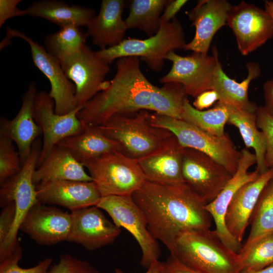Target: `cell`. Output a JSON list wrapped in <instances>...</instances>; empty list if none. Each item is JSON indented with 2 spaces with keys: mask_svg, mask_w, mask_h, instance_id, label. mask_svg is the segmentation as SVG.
Wrapping results in <instances>:
<instances>
[{
  "mask_svg": "<svg viewBox=\"0 0 273 273\" xmlns=\"http://www.w3.org/2000/svg\"><path fill=\"white\" fill-rule=\"evenodd\" d=\"M246 67L247 76L239 82L225 73L218 60L214 76L213 89L217 92L219 102L238 109L255 113L258 107L249 100L248 90L251 82L260 75L261 69L259 64L254 62L247 63Z\"/></svg>",
  "mask_w": 273,
  "mask_h": 273,
  "instance_id": "cell-26",
  "label": "cell"
},
{
  "mask_svg": "<svg viewBox=\"0 0 273 273\" xmlns=\"http://www.w3.org/2000/svg\"><path fill=\"white\" fill-rule=\"evenodd\" d=\"M123 0H103L97 15L86 26V33L93 43L103 50L114 47L125 38L127 29L122 13Z\"/></svg>",
  "mask_w": 273,
  "mask_h": 273,
  "instance_id": "cell-24",
  "label": "cell"
},
{
  "mask_svg": "<svg viewBox=\"0 0 273 273\" xmlns=\"http://www.w3.org/2000/svg\"><path fill=\"white\" fill-rule=\"evenodd\" d=\"M37 87L34 82L30 83L22 97L21 108L15 117L9 120L0 119V135L11 140L20 155L22 165L29 157L32 147L42 133L33 116V105Z\"/></svg>",
  "mask_w": 273,
  "mask_h": 273,
  "instance_id": "cell-20",
  "label": "cell"
},
{
  "mask_svg": "<svg viewBox=\"0 0 273 273\" xmlns=\"http://www.w3.org/2000/svg\"><path fill=\"white\" fill-rule=\"evenodd\" d=\"M26 10L29 16L44 19L60 27L69 25L87 26L95 16L94 9L56 0L35 2Z\"/></svg>",
  "mask_w": 273,
  "mask_h": 273,
  "instance_id": "cell-28",
  "label": "cell"
},
{
  "mask_svg": "<svg viewBox=\"0 0 273 273\" xmlns=\"http://www.w3.org/2000/svg\"><path fill=\"white\" fill-rule=\"evenodd\" d=\"M182 175L184 183L206 204L213 201L233 175L208 155L185 148Z\"/></svg>",
  "mask_w": 273,
  "mask_h": 273,
  "instance_id": "cell-12",
  "label": "cell"
},
{
  "mask_svg": "<svg viewBox=\"0 0 273 273\" xmlns=\"http://www.w3.org/2000/svg\"><path fill=\"white\" fill-rule=\"evenodd\" d=\"M14 37L20 38L28 43L34 65L49 80L51 85L49 94L55 102L56 113L64 115L79 107L75 85L66 77L60 63L47 52L44 46L24 32L8 27L6 36L1 42V49L10 45V39Z\"/></svg>",
  "mask_w": 273,
  "mask_h": 273,
  "instance_id": "cell-10",
  "label": "cell"
},
{
  "mask_svg": "<svg viewBox=\"0 0 273 273\" xmlns=\"http://www.w3.org/2000/svg\"><path fill=\"white\" fill-rule=\"evenodd\" d=\"M272 79H273V78H272Z\"/></svg>",
  "mask_w": 273,
  "mask_h": 273,
  "instance_id": "cell-49",
  "label": "cell"
},
{
  "mask_svg": "<svg viewBox=\"0 0 273 273\" xmlns=\"http://www.w3.org/2000/svg\"><path fill=\"white\" fill-rule=\"evenodd\" d=\"M101 197L132 196L146 181L137 160L112 152L82 163Z\"/></svg>",
  "mask_w": 273,
  "mask_h": 273,
  "instance_id": "cell-7",
  "label": "cell"
},
{
  "mask_svg": "<svg viewBox=\"0 0 273 273\" xmlns=\"http://www.w3.org/2000/svg\"><path fill=\"white\" fill-rule=\"evenodd\" d=\"M251 229L244 249L267 234L273 233V177L266 185L250 220Z\"/></svg>",
  "mask_w": 273,
  "mask_h": 273,
  "instance_id": "cell-33",
  "label": "cell"
},
{
  "mask_svg": "<svg viewBox=\"0 0 273 273\" xmlns=\"http://www.w3.org/2000/svg\"><path fill=\"white\" fill-rule=\"evenodd\" d=\"M263 89L265 100L264 107L273 116V79L265 82Z\"/></svg>",
  "mask_w": 273,
  "mask_h": 273,
  "instance_id": "cell-45",
  "label": "cell"
},
{
  "mask_svg": "<svg viewBox=\"0 0 273 273\" xmlns=\"http://www.w3.org/2000/svg\"><path fill=\"white\" fill-rule=\"evenodd\" d=\"M48 273H100L86 260L78 259L69 254H62L59 261L52 264Z\"/></svg>",
  "mask_w": 273,
  "mask_h": 273,
  "instance_id": "cell-39",
  "label": "cell"
},
{
  "mask_svg": "<svg viewBox=\"0 0 273 273\" xmlns=\"http://www.w3.org/2000/svg\"><path fill=\"white\" fill-rule=\"evenodd\" d=\"M163 262L159 260L153 262L145 273H162ZM115 273H125L120 268L115 269Z\"/></svg>",
  "mask_w": 273,
  "mask_h": 273,
  "instance_id": "cell-46",
  "label": "cell"
},
{
  "mask_svg": "<svg viewBox=\"0 0 273 273\" xmlns=\"http://www.w3.org/2000/svg\"><path fill=\"white\" fill-rule=\"evenodd\" d=\"M187 97L184 86L179 83L169 82L160 87L155 86L149 111L181 120L184 102Z\"/></svg>",
  "mask_w": 273,
  "mask_h": 273,
  "instance_id": "cell-34",
  "label": "cell"
},
{
  "mask_svg": "<svg viewBox=\"0 0 273 273\" xmlns=\"http://www.w3.org/2000/svg\"><path fill=\"white\" fill-rule=\"evenodd\" d=\"M169 0H132L129 12L125 20L127 29L138 28L149 37L159 30L162 12Z\"/></svg>",
  "mask_w": 273,
  "mask_h": 273,
  "instance_id": "cell-32",
  "label": "cell"
},
{
  "mask_svg": "<svg viewBox=\"0 0 273 273\" xmlns=\"http://www.w3.org/2000/svg\"><path fill=\"white\" fill-rule=\"evenodd\" d=\"M97 206L105 211L119 228H124L133 237L142 252L140 263L148 269L159 260V245L151 235L146 217L132 196L111 195L101 197Z\"/></svg>",
  "mask_w": 273,
  "mask_h": 273,
  "instance_id": "cell-9",
  "label": "cell"
},
{
  "mask_svg": "<svg viewBox=\"0 0 273 273\" xmlns=\"http://www.w3.org/2000/svg\"><path fill=\"white\" fill-rule=\"evenodd\" d=\"M0 215V243L9 234L15 220L16 207L13 202L2 207Z\"/></svg>",
  "mask_w": 273,
  "mask_h": 273,
  "instance_id": "cell-40",
  "label": "cell"
},
{
  "mask_svg": "<svg viewBox=\"0 0 273 273\" xmlns=\"http://www.w3.org/2000/svg\"><path fill=\"white\" fill-rule=\"evenodd\" d=\"M272 177L273 168L242 186L229 204L225 217V225L239 242L242 241L261 192Z\"/></svg>",
  "mask_w": 273,
  "mask_h": 273,
  "instance_id": "cell-23",
  "label": "cell"
},
{
  "mask_svg": "<svg viewBox=\"0 0 273 273\" xmlns=\"http://www.w3.org/2000/svg\"><path fill=\"white\" fill-rule=\"evenodd\" d=\"M150 114L149 111L142 110L117 115L98 126L121 145L124 155L138 160L159 149L173 135L165 128L153 125Z\"/></svg>",
  "mask_w": 273,
  "mask_h": 273,
  "instance_id": "cell-4",
  "label": "cell"
},
{
  "mask_svg": "<svg viewBox=\"0 0 273 273\" xmlns=\"http://www.w3.org/2000/svg\"><path fill=\"white\" fill-rule=\"evenodd\" d=\"M162 273H198L183 263L176 256L170 254L163 262Z\"/></svg>",
  "mask_w": 273,
  "mask_h": 273,
  "instance_id": "cell-42",
  "label": "cell"
},
{
  "mask_svg": "<svg viewBox=\"0 0 273 273\" xmlns=\"http://www.w3.org/2000/svg\"><path fill=\"white\" fill-rule=\"evenodd\" d=\"M265 11L268 13L273 23V1H265L264 2Z\"/></svg>",
  "mask_w": 273,
  "mask_h": 273,
  "instance_id": "cell-48",
  "label": "cell"
},
{
  "mask_svg": "<svg viewBox=\"0 0 273 273\" xmlns=\"http://www.w3.org/2000/svg\"><path fill=\"white\" fill-rule=\"evenodd\" d=\"M22 166L20 154L14 142L0 135V184L18 173Z\"/></svg>",
  "mask_w": 273,
  "mask_h": 273,
  "instance_id": "cell-36",
  "label": "cell"
},
{
  "mask_svg": "<svg viewBox=\"0 0 273 273\" xmlns=\"http://www.w3.org/2000/svg\"><path fill=\"white\" fill-rule=\"evenodd\" d=\"M219 101V97L214 89L204 91L196 97L193 106L198 110H204L211 107Z\"/></svg>",
  "mask_w": 273,
  "mask_h": 273,
  "instance_id": "cell-43",
  "label": "cell"
},
{
  "mask_svg": "<svg viewBox=\"0 0 273 273\" xmlns=\"http://www.w3.org/2000/svg\"><path fill=\"white\" fill-rule=\"evenodd\" d=\"M88 36L81 27L75 25H67L48 35L44 47L47 52L61 64L79 53L86 44Z\"/></svg>",
  "mask_w": 273,
  "mask_h": 273,
  "instance_id": "cell-31",
  "label": "cell"
},
{
  "mask_svg": "<svg viewBox=\"0 0 273 273\" xmlns=\"http://www.w3.org/2000/svg\"><path fill=\"white\" fill-rule=\"evenodd\" d=\"M243 269L259 270L273 263V233L260 238L248 247L241 249Z\"/></svg>",
  "mask_w": 273,
  "mask_h": 273,
  "instance_id": "cell-35",
  "label": "cell"
},
{
  "mask_svg": "<svg viewBox=\"0 0 273 273\" xmlns=\"http://www.w3.org/2000/svg\"><path fill=\"white\" fill-rule=\"evenodd\" d=\"M172 63L170 71L159 81L165 83L174 82L181 84L187 96L196 98L202 92L213 89L215 71L219 60L218 51L213 47L212 55L193 52L181 56L174 51L165 57Z\"/></svg>",
  "mask_w": 273,
  "mask_h": 273,
  "instance_id": "cell-11",
  "label": "cell"
},
{
  "mask_svg": "<svg viewBox=\"0 0 273 273\" xmlns=\"http://www.w3.org/2000/svg\"><path fill=\"white\" fill-rule=\"evenodd\" d=\"M61 65L66 77L75 85L77 107H83L110 83L105 80L110 71L109 64L86 44Z\"/></svg>",
  "mask_w": 273,
  "mask_h": 273,
  "instance_id": "cell-14",
  "label": "cell"
},
{
  "mask_svg": "<svg viewBox=\"0 0 273 273\" xmlns=\"http://www.w3.org/2000/svg\"><path fill=\"white\" fill-rule=\"evenodd\" d=\"M228 123L239 130L247 148H252L256 158V170L259 174L266 172L265 163V143L263 134L257 124L256 112L238 109L231 106Z\"/></svg>",
  "mask_w": 273,
  "mask_h": 273,
  "instance_id": "cell-29",
  "label": "cell"
},
{
  "mask_svg": "<svg viewBox=\"0 0 273 273\" xmlns=\"http://www.w3.org/2000/svg\"><path fill=\"white\" fill-rule=\"evenodd\" d=\"M227 25L232 30L238 50L247 56L273 36V23L268 13L261 8L243 1L232 6Z\"/></svg>",
  "mask_w": 273,
  "mask_h": 273,
  "instance_id": "cell-15",
  "label": "cell"
},
{
  "mask_svg": "<svg viewBox=\"0 0 273 273\" xmlns=\"http://www.w3.org/2000/svg\"><path fill=\"white\" fill-rule=\"evenodd\" d=\"M232 5L226 0L199 1L188 14L195 27L194 38L187 43L185 51L207 54L216 32L227 25V18Z\"/></svg>",
  "mask_w": 273,
  "mask_h": 273,
  "instance_id": "cell-21",
  "label": "cell"
},
{
  "mask_svg": "<svg viewBox=\"0 0 273 273\" xmlns=\"http://www.w3.org/2000/svg\"><path fill=\"white\" fill-rule=\"evenodd\" d=\"M21 0H0V27L8 19L27 15L26 9L20 10L17 5Z\"/></svg>",
  "mask_w": 273,
  "mask_h": 273,
  "instance_id": "cell-41",
  "label": "cell"
},
{
  "mask_svg": "<svg viewBox=\"0 0 273 273\" xmlns=\"http://www.w3.org/2000/svg\"><path fill=\"white\" fill-rule=\"evenodd\" d=\"M198 273H240V254L228 247L215 230H194L181 234L172 253Z\"/></svg>",
  "mask_w": 273,
  "mask_h": 273,
  "instance_id": "cell-3",
  "label": "cell"
},
{
  "mask_svg": "<svg viewBox=\"0 0 273 273\" xmlns=\"http://www.w3.org/2000/svg\"><path fill=\"white\" fill-rule=\"evenodd\" d=\"M92 181L85 167L67 150L55 146L37 167L33 175L34 184L52 180Z\"/></svg>",
  "mask_w": 273,
  "mask_h": 273,
  "instance_id": "cell-25",
  "label": "cell"
},
{
  "mask_svg": "<svg viewBox=\"0 0 273 273\" xmlns=\"http://www.w3.org/2000/svg\"><path fill=\"white\" fill-rule=\"evenodd\" d=\"M255 163H256L255 154L247 149H243L241 151L236 172L217 197L205 205L206 209L214 221L215 231L221 240L237 253L242 248L241 243L228 231L225 223V217L229 204L237 191L245 184L256 179L260 175L256 170L253 172L248 171L249 168Z\"/></svg>",
  "mask_w": 273,
  "mask_h": 273,
  "instance_id": "cell-17",
  "label": "cell"
},
{
  "mask_svg": "<svg viewBox=\"0 0 273 273\" xmlns=\"http://www.w3.org/2000/svg\"><path fill=\"white\" fill-rule=\"evenodd\" d=\"M188 2L187 0H173L164 8L160 17V22H169L175 18V15Z\"/></svg>",
  "mask_w": 273,
  "mask_h": 273,
  "instance_id": "cell-44",
  "label": "cell"
},
{
  "mask_svg": "<svg viewBox=\"0 0 273 273\" xmlns=\"http://www.w3.org/2000/svg\"><path fill=\"white\" fill-rule=\"evenodd\" d=\"M186 43L181 24L175 18L169 22H160L157 32L147 38H128L117 46L95 52L109 65L121 58L136 57L151 69L159 71L164 65L165 56L176 49H184Z\"/></svg>",
  "mask_w": 273,
  "mask_h": 273,
  "instance_id": "cell-5",
  "label": "cell"
},
{
  "mask_svg": "<svg viewBox=\"0 0 273 273\" xmlns=\"http://www.w3.org/2000/svg\"><path fill=\"white\" fill-rule=\"evenodd\" d=\"M230 112L231 106L219 101L211 109L198 110L187 97L184 102L181 120L212 135L222 136L225 134L224 126Z\"/></svg>",
  "mask_w": 273,
  "mask_h": 273,
  "instance_id": "cell-30",
  "label": "cell"
},
{
  "mask_svg": "<svg viewBox=\"0 0 273 273\" xmlns=\"http://www.w3.org/2000/svg\"><path fill=\"white\" fill-rule=\"evenodd\" d=\"M82 108L77 107L64 115L57 114L55 111V102L49 93L37 92L33 105V116L43 135L38 166L62 140L84 129L85 124L77 116Z\"/></svg>",
  "mask_w": 273,
  "mask_h": 273,
  "instance_id": "cell-13",
  "label": "cell"
},
{
  "mask_svg": "<svg viewBox=\"0 0 273 273\" xmlns=\"http://www.w3.org/2000/svg\"><path fill=\"white\" fill-rule=\"evenodd\" d=\"M139 59L127 57L117 60L116 72L108 86L78 112L81 121L88 126H100L115 115L149 111L155 85L142 72Z\"/></svg>",
  "mask_w": 273,
  "mask_h": 273,
  "instance_id": "cell-2",
  "label": "cell"
},
{
  "mask_svg": "<svg viewBox=\"0 0 273 273\" xmlns=\"http://www.w3.org/2000/svg\"><path fill=\"white\" fill-rule=\"evenodd\" d=\"M41 149V142L38 139L33 144L31 153L22 164L20 171L1 185V207L13 202L16 207V214L9 234L0 243V260L13 251L19 242L17 234L25 216L33 205L39 202L33 175L38 166Z\"/></svg>",
  "mask_w": 273,
  "mask_h": 273,
  "instance_id": "cell-6",
  "label": "cell"
},
{
  "mask_svg": "<svg viewBox=\"0 0 273 273\" xmlns=\"http://www.w3.org/2000/svg\"><path fill=\"white\" fill-rule=\"evenodd\" d=\"M71 225V214L38 202L25 216L19 230L41 245L67 240Z\"/></svg>",
  "mask_w": 273,
  "mask_h": 273,
  "instance_id": "cell-18",
  "label": "cell"
},
{
  "mask_svg": "<svg viewBox=\"0 0 273 273\" xmlns=\"http://www.w3.org/2000/svg\"><path fill=\"white\" fill-rule=\"evenodd\" d=\"M240 273H273V263L259 270L243 269Z\"/></svg>",
  "mask_w": 273,
  "mask_h": 273,
  "instance_id": "cell-47",
  "label": "cell"
},
{
  "mask_svg": "<svg viewBox=\"0 0 273 273\" xmlns=\"http://www.w3.org/2000/svg\"><path fill=\"white\" fill-rule=\"evenodd\" d=\"M36 185L37 197L41 203L59 205L71 211L97 206L101 198L93 181L59 180Z\"/></svg>",
  "mask_w": 273,
  "mask_h": 273,
  "instance_id": "cell-19",
  "label": "cell"
},
{
  "mask_svg": "<svg viewBox=\"0 0 273 273\" xmlns=\"http://www.w3.org/2000/svg\"><path fill=\"white\" fill-rule=\"evenodd\" d=\"M58 145L67 150L82 164L112 152L122 153L121 145L106 136L98 126L86 124L81 132L63 139Z\"/></svg>",
  "mask_w": 273,
  "mask_h": 273,
  "instance_id": "cell-27",
  "label": "cell"
},
{
  "mask_svg": "<svg viewBox=\"0 0 273 273\" xmlns=\"http://www.w3.org/2000/svg\"><path fill=\"white\" fill-rule=\"evenodd\" d=\"M257 124L262 132L265 143V163L267 169L273 168V116L264 106L258 107Z\"/></svg>",
  "mask_w": 273,
  "mask_h": 273,
  "instance_id": "cell-38",
  "label": "cell"
},
{
  "mask_svg": "<svg viewBox=\"0 0 273 273\" xmlns=\"http://www.w3.org/2000/svg\"><path fill=\"white\" fill-rule=\"evenodd\" d=\"M22 256V249L18 242L13 251L0 260V273H48L53 260L48 257L35 266L24 268L19 265Z\"/></svg>",
  "mask_w": 273,
  "mask_h": 273,
  "instance_id": "cell-37",
  "label": "cell"
},
{
  "mask_svg": "<svg viewBox=\"0 0 273 273\" xmlns=\"http://www.w3.org/2000/svg\"><path fill=\"white\" fill-rule=\"evenodd\" d=\"M132 197L143 211L151 235L170 253L181 234L211 228L212 218L206 204L185 183L161 184L146 180Z\"/></svg>",
  "mask_w": 273,
  "mask_h": 273,
  "instance_id": "cell-1",
  "label": "cell"
},
{
  "mask_svg": "<svg viewBox=\"0 0 273 273\" xmlns=\"http://www.w3.org/2000/svg\"><path fill=\"white\" fill-rule=\"evenodd\" d=\"M71 225L66 241L93 251L113 243L121 228L108 219L97 206L71 211Z\"/></svg>",
  "mask_w": 273,
  "mask_h": 273,
  "instance_id": "cell-16",
  "label": "cell"
},
{
  "mask_svg": "<svg viewBox=\"0 0 273 273\" xmlns=\"http://www.w3.org/2000/svg\"><path fill=\"white\" fill-rule=\"evenodd\" d=\"M152 124L172 132L185 148L200 151L225 167L233 175L236 172L241 151L225 133L217 136L203 131L186 121L156 113H151Z\"/></svg>",
  "mask_w": 273,
  "mask_h": 273,
  "instance_id": "cell-8",
  "label": "cell"
},
{
  "mask_svg": "<svg viewBox=\"0 0 273 273\" xmlns=\"http://www.w3.org/2000/svg\"><path fill=\"white\" fill-rule=\"evenodd\" d=\"M184 149L173 135L159 149L138 160L146 180L161 184L184 183Z\"/></svg>",
  "mask_w": 273,
  "mask_h": 273,
  "instance_id": "cell-22",
  "label": "cell"
}]
</instances>
